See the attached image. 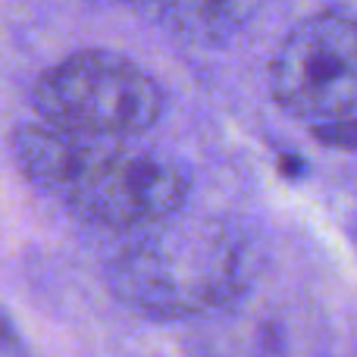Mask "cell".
<instances>
[{
    "label": "cell",
    "mask_w": 357,
    "mask_h": 357,
    "mask_svg": "<svg viewBox=\"0 0 357 357\" xmlns=\"http://www.w3.org/2000/svg\"><path fill=\"white\" fill-rule=\"evenodd\" d=\"M19 173L73 216L110 232H142L188 204L191 173L135 138L82 135L35 119L10 132Z\"/></svg>",
    "instance_id": "6da1fadb"
},
{
    "label": "cell",
    "mask_w": 357,
    "mask_h": 357,
    "mask_svg": "<svg viewBox=\"0 0 357 357\" xmlns=\"http://www.w3.org/2000/svg\"><path fill=\"white\" fill-rule=\"evenodd\" d=\"M257 276L254 241L222 216H182L142 229L107 264V289L144 320H195L232 307Z\"/></svg>",
    "instance_id": "7a4b0ae2"
},
{
    "label": "cell",
    "mask_w": 357,
    "mask_h": 357,
    "mask_svg": "<svg viewBox=\"0 0 357 357\" xmlns=\"http://www.w3.org/2000/svg\"><path fill=\"white\" fill-rule=\"evenodd\" d=\"M35 116L66 132L138 138L160 123L167 94L151 73L116 50H75L31 88Z\"/></svg>",
    "instance_id": "3957f363"
},
{
    "label": "cell",
    "mask_w": 357,
    "mask_h": 357,
    "mask_svg": "<svg viewBox=\"0 0 357 357\" xmlns=\"http://www.w3.org/2000/svg\"><path fill=\"white\" fill-rule=\"evenodd\" d=\"M270 94L289 116L323 132L357 116V16L323 10L301 19L270 60Z\"/></svg>",
    "instance_id": "277c9868"
},
{
    "label": "cell",
    "mask_w": 357,
    "mask_h": 357,
    "mask_svg": "<svg viewBox=\"0 0 357 357\" xmlns=\"http://www.w3.org/2000/svg\"><path fill=\"white\" fill-rule=\"evenodd\" d=\"M197 44H222L264 13L266 0H110Z\"/></svg>",
    "instance_id": "5b68a950"
},
{
    "label": "cell",
    "mask_w": 357,
    "mask_h": 357,
    "mask_svg": "<svg viewBox=\"0 0 357 357\" xmlns=\"http://www.w3.org/2000/svg\"><path fill=\"white\" fill-rule=\"evenodd\" d=\"M314 138H317V142H323L326 148L357 154V116H354V119H348V123H342V126H333V129L317 132Z\"/></svg>",
    "instance_id": "8992f818"
},
{
    "label": "cell",
    "mask_w": 357,
    "mask_h": 357,
    "mask_svg": "<svg viewBox=\"0 0 357 357\" xmlns=\"http://www.w3.org/2000/svg\"><path fill=\"white\" fill-rule=\"evenodd\" d=\"M25 351H29V345L22 342L16 323L10 320L6 310H0V354H25Z\"/></svg>",
    "instance_id": "52a82bcc"
}]
</instances>
